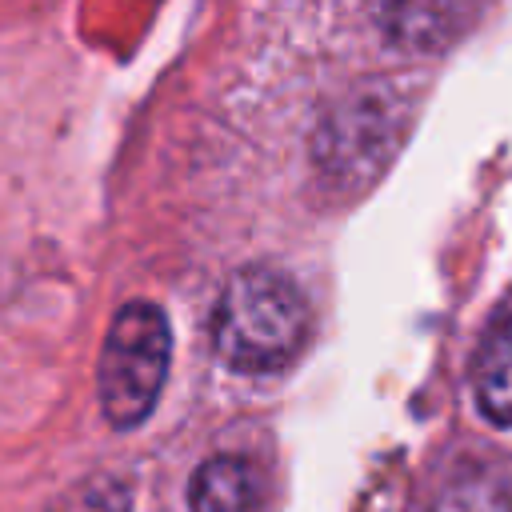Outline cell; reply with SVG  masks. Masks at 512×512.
Instances as JSON below:
<instances>
[{"instance_id": "52a82bcc", "label": "cell", "mask_w": 512, "mask_h": 512, "mask_svg": "<svg viewBox=\"0 0 512 512\" xmlns=\"http://www.w3.org/2000/svg\"><path fill=\"white\" fill-rule=\"evenodd\" d=\"M432 512H512V488L488 468H464L444 480Z\"/></svg>"}, {"instance_id": "5b68a950", "label": "cell", "mask_w": 512, "mask_h": 512, "mask_svg": "<svg viewBox=\"0 0 512 512\" xmlns=\"http://www.w3.org/2000/svg\"><path fill=\"white\" fill-rule=\"evenodd\" d=\"M260 472L244 456H212L196 468L188 484L192 512H256Z\"/></svg>"}, {"instance_id": "8992f818", "label": "cell", "mask_w": 512, "mask_h": 512, "mask_svg": "<svg viewBox=\"0 0 512 512\" xmlns=\"http://www.w3.org/2000/svg\"><path fill=\"white\" fill-rule=\"evenodd\" d=\"M472 384L484 416H492L496 424H512V320L492 324L480 340Z\"/></svg>"}, {"instance_id": "6da1fadb", "label": "cell", "mask_w": 512, "mask_h": 512, "mask_svg": "<svg viewBox=\"0 0 512 512\" xmlns=\"http://www.w3.org/2000/svg\"><path fill=\"white\" fill-rule=\"evenodd\" d=\"M304 340L308 304L284 272L252 264L228 276L212 316V344L232 372H276L300 352Z\"/></svg>"}, {"instance_id": "277c9868", "label": "cell", "mask_w": 512, "mask_h": 512, "mask_svg": "<svg viewBox=\"0 0 512 512\" xmlns=\"http://www.w3.org/2000/svg\"><path fill=\"white\" fill-rule=\"evenodd\" d=\"M380 36L404 52H440L464 36L476 0H368Z\"/></svg>"}, {"instance_id": "7a4b0ae2", "label": "cell", "mask_w": 512, "mask_h": 512, "mask_svg": "<svg viewBox=\"0 0 512 512\" xmlns=\"http://www.w3.org/2000/svg\"><path fill=\"white\" fill-rule=\"evenodd\" d=\"M168 356L172 332L156 304L132 300L112 316L96 368L100 412L112 428H136L152 412L168 376Z\"/></svg>"}, {"instance_id": "3957f363", "label": "cell", "mask_w": 512, "mask_h": 512, "mask_svg": "<svg viewBox=\"0 0 512 512\" xmlns=\"http://www.w3.org/2000/svg\"><path fill=\"white\" fill-rule=\"evenodd\" d=\"M408 124L404 100L388 84H368L344 96L316 132V168L340 184L372 180L400 148Z\"/></svg>"}]
</instances>
